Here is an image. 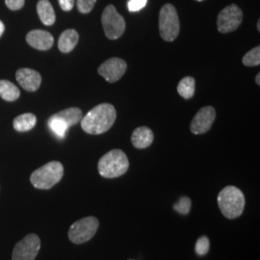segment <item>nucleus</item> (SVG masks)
I'll return each mask as SVG.
<instances>
[{
    "instance_id": "f257e3e1",
    "label": "nucleus",
    "mask_w": 260,
    "mask_h": 260,
    "mask_svg": "<svg viewBox=\"0 0 260 260\" xmlns=\"http://www.w3.org/2000/svg\"><path fill=\"white\" fill-rule=\"evenodd\" d=\"M117 119V112L110 103H102L93 107L81 119L82 129L91 135H100L108 131Z\"/></svg>"
},
{
    "instance_id": "f03ea898",
    "label": "nucleus",
    "mask_w": 260,
    "mask_h": 260,
    "mask_svg": "<svg viewBox=\"0 0 260 260\" xmlns=\"http://www.w3.org/2000/svg\"><path fill=\"white\" fill-rule=\"evenodd\" d=\"M218 206L223 216L228 219H236L241 216L245 208V196L235 186H226L217 197Z\"/></svg>"
},
{
    "instance_id": "7ed1b4c3",
    "label": "nucleus",
    "mask_w": 260,
    "mask_h": 260,
    "mask_svg": "<svg viewBox=\"0 0 260 260\" xmlns=\"http://www.w3.org/2000/svg\"><path fill=\"white\" fill-rule=\"evenodd\" d=\"M129 168V161L121 149H112L99 161V173L105 178H116L124 175Z\"/></svg>"
},
{
    "instance_id": "20e7f679",
    "label": "nucleus",
    "mask_w": 260,
    "mask_h": 260,
    "mask_svg": "<svg viewBox=\"0 0 260 260\" xmlns=\"http://www.w3.org/2000/svg\"><path fill=\"white\" fill-rule=\"evenodd\" d=\"M64 176V166L59 161H51L39 168L30 177L32 185L41 190H48L60 182Z\"/></svg>"
},
{
    "instance_id": "39448f33",
    "label": "nucleus",
    "mask_w": 260,
    "mask_h": 260,
    "mask_svg": "<svg viewBox=\"0 0 260 260\" xmlns=\"http://www.w3.org/2000/svg\"><path fill=\"white\" fill-rule=\"evenodd\" d=\"M180 31V22L177 10L173 4H165L159 13V32L161 38L166 42H173L177 39Z\"/></svg>"
},
{
    "instance_id": "423d86ee",
    "label": "nucleus",
    "mask_w": 260,
    "mask_h": 260,
    "mask_svg": "<svg viewBox=\"0 0 260 260\" xmlns=\"http://www.w3.org/2000/svg\"><path fill=\"white\" fill-rule=\"evenodd\" d=\"M100 221L95 217H86L73 223L69 230L70 240L80 245L91 240L98 232Z\"/></svg>"
},
{
    "instance_id": "0eeeda50",
    "label": "nucleus",
    "mask_w": 260,
    "mask_h": 260,
    "mask_svg": "<svg viewBox=\"0 0 260 260\" xmlns=\"http://www.w3.org/2000/svg\"><path fill=\"white\" fill-rule=\"evenodd\" d=\"M102 23L104 33L109 40L121 38L125 31V20L112 4L106 6L103 11Z\"/></svg>"
},
{
    "instance_id": "6e6552de",
    "label": "nucleus",
    "mask_w": 260,
    "mask_h": 260,
    "mask_svg": "<svg viewBox=\"0 0 260 260\" xmlns=\"http://www.w3.org/2000/svg\"><path fill=\"white\" fill-rule=\"evenodd\" d=\"M243 12L236 4H231L223 8L217 18L218 31L226 34L231 33L241 25Z\"/></svg>"
},
{
    "instance_id": "1a4fd4ad",
    "label": "nucleus",
    "mask_w": 260,
    "mask_h": 260,
    "mask_svg": "<svg viewBox=\"0 0 260 260\" xmlns=\"http://www.w3.org/2000/svg\"><path fill=\"white\" fill-rule=\"evenodd\" d=\"M40 249L41 240L37 234H28L21 241L16 244L12 260H35Z\"/></svg>"
},
{
    "instance_id": "9d476101",
    "label": "nucleus",
    "mask_w": 260,
    "mask_h": 260,
    "mask_svg": "<svg viewBox=\"0 0 260 260\" xmlns=\"http://www.w3.org/2000/svg\"><path fill=\"white\" fill-rule=\"evenodd\" d=\"M127 64L124 60L121 58L113 57L106 60L99 67L98 73L99 75H102L107 82L114 83L121 79L122 75L125 74Z\"/></svg>"
},
{
    "instance_id": "9b49d317",
    "label": "nucleus",
    "mask_w": 260,
    "mask_h": 260,
    "mask_svg": "<svg viewBox=\"0 0 260 260\" xmlns=\"http://www.w3.org/2000/svg\"><path fill=\"white\" fill-rule=\"evenodd\" d=\"M216 119V110L212 106L201 108L191 121L190 129L195 135L205 134L209 131Z\"/></svg>"
},
{
    "instance_id": "f8f14e48",
    "label": "nucleus",
    "mask_w": 260,
    "mask_h": 260,
    "mask_svg": "<svg viewBox=\"0 0 260 260\" xmlns=\"http://www.w3.org/2000/svg\"><path fill=\"white\" fill-rule=\"evenodd\" d=\"M16 78L19 85L28 92L37 91L42 83V76L32 69H19L16 74Z\"/></svg>"
},
{
    "instance_id": "ddd939ff",
    "label": "nucleus",
    "mask_w": 260,
    "mask_h": 260,
    "mask_svg": "<svg viewBox=\"0 0 260 260\" xmlns=\"http://www.w3.org/2000/svg\"><path fill=\"white\" fill-rule=\"evenodd\" d=\"M26 42L30 47L38 50H48L54 44V38L46 30L35 29L28 33Z\"/></svg>"
},
{
    "instance_id": "4468645a",
    "label": "nucleus",
    "mask_w": 260,
    "mask_h": 260,
    "mask_svg": "<svg viewBox=\"0 0 260 260\" xmlns=\"http://www.w3.org/2000/svg\"><path fill=\"white\" fill-rule=\"evenodd\" d=\"M154 139L152 130L147 126H140L133 131L131 135L132 145L136 149H143L149 148Z\"/></svg>"
},
{
    "instance_id": "2eb2a0df",
    "label": "nucleus",
    "mask_w": 260,
    "mask_h": 260,
    "mask_svg": "<svg viewBox=\"0 0 260 260\" xmlns=\"http://www.w3.org/2000/svg\"><path fill=\"white\" fill-rule=\"evenodd\" d=\"M79 41V34L75 29H67L65 30L58 41V47L61 52L69 53L76 47Z\"/></svg>"
},
{
    "instance_id": "dca6fc26",
    "label": "nucleus",
    "mask_w": 260,
    "mask_h": 260,
    "mask_svg": "<svg viewBox=\"0 0 260 260\" xmlns=\"http://www.w3.org/2000/svg\"><path fill=\"white\" fill-rule=\"evenodd\" d=\"M37 13L41 21L47 25H53L56 20L55 12L48 0H40L37 3Z\"/></svg>"
},
{
    "instance_id": "f3484780",
    "label": "nucleus",
    "mask_w": 260,
    "mask_h": 260,
    "mask_svg": "<svg viewBox=\"0 0 260 260\" xmlns=\"http://www.w3.org/2000/svg\"><path fill=\"white\" fill-rule=\"evenodd\" d=\"M53 117L65 121L67 125L70 127L81 121L82 110L79 108H76V107H72V108H68L65 110L56 113L53 115Z\"/></svg>"
},
{
    "instance_id": "a211bd4d",
    "label": "nucleus",
    "mask_w": 260,
    "mask_h": 260,
    "mask_svg": "<svg viewBox=\"0 0 260 260\" xmlns=\"http://www.w3.org/2000/svg\"><path fill=\"white\" fill-rule=\"evenodd\" d=\"M37 118L32 113H25L14 120V128L19 132H25L33 129L36 125Z\"/></svg>"
},
{
    "instance_id": "6ab92c4d",
    "label": "nucleus",
    "mask_w": 260,
    "mask_h": 260,
    "mask_svg": "<svg viewBox=\"0 0 260 260\" xmlns=\"http://www.w3.org/2000/svg\"><path fill=\"white\" fill-rule=\"evenodd\" d=\"M20 95L19 89L8 80H0V96L6 102H15Z\"/></svg>"
},
{
    "instance_id": "aec40b11",
    "label": "nucleus",
    "mask_w": 260,
    "mask_h": 260,
    "mask_svg": "<svg viewBox=\"0 0 260 260\" xmlns=\"http://www.w3.org/2000/svg\"><path fill=\"white\" fill-rule=\"evenodd\" d=\"M195 79L191 76H186L182 78L177 85V93L185 100H190L195 94Z\"/></svg>"
},
{
    "instance_id": "412c9836",
    "label": "nucleus",
    "mask_w": 260,
    "mask_h": 260,
    "mask_svg": "<svg viewBox=\"0 0 260 260\" xmlns=\"http://www.w3.org/2000/svg\"><path fill=\"white\" fill-rule=\"evenodd\" d=\"M48 126L49 128L53 131V133L56 134L58 137L60 138H64L66 135V132L69 128V126L67 125L65 121L55 118L53 116H51L48 120Z\"/></svg>"
},
{
    "instance_id": "4be33fe9",
    "label": "nucleus",
    "mask_w": 260,
    "mask_h": 260,
    "mask_svg": "<svg viewBox=\"0 0 260 260\" xmlns=\"http://www.w3.org/2000/svg\"><path fill=\"white\" fill-rule=\"evenodd\" d=\"M243 64L247 67H256L260 65V47L257 46L247 52L242 60Z\"/></svg>"
},
{
    "instance_id": "5701e85b",
    "label": "nucleus",
    "mask_w": 260,
    "mask_h": 260,
    "mask_svg": "<svg viewBox=\"0 0 260 260\" xmlns=\"http://www.w3.org/2000/svg\"><path fill=\"white\" fill-rule=\"evenodd\" d=\"M191 206H192V202H191L190 198L184 196V197H180L175 203L173 207L178 213L187 215L191 210Z\"/></svg>"
},
{
    "instance_id": "b1692460",
    "label": "nucleus",
    "mask_w": 260,
    "mask_h": 260,
    "mask_svg": "<svg viewBox=\"0 0 260 260\" xmlns=\"http://www.w3.org/2000/svg\"><path fill=\"white\" fill-rule=\"evenodd\" d=\"M210 249V242L206 236H201L196 243L195 251L198 255H205Z\"/></svg>"
},
{
    "instance_id": "393cba45",
    "label": "nucleus",
    "mask_w": 260,
    "mask_h": 260,
    "mask_svg": "<svg viewBox=\"0 0 260 260\" xmlns=\"http://www.w3.org/2000/svg\"><path fill=\"white\" fill-rule=\"evenodd\" d=\"M96 0H77L76 5L77 9L81 14H89L92 12Z\"/></svg>"
},
{
    "instance_id": "a878e982",
    "label": "nucleus",
    "mask_w": 260,
    "mask_h": 260,
    "mask_svg": "<svg viewBox=\"0 0 260 260\" xmlns=\"http://www.w3.org/2000/svg\"><path fill=\"white\" fill-rule=\"evenodd\" d=\"M148 0H129L127 7L129 12H138L147 5Z\"/></svg>"
},
{
    "instance_id": "bb28decb",
    "label": "nucleus",
    "mask_w": 260,
    "mask_h": 260,
    "mask_svg": "<svg viewBox=\"0 0 260 260\" xmlns=\"http://www.w3.org/2000/svg\"><path fill=\"white\" fill-rule=\"evenodd\" d=\"M25 0H5L6 6L12 11H18L24 6Z\"/></svg>"
},
{
    "instance_id": "cd10ccee",
    "label": "nucleus",
    "mask_w": 260,
    "mask_h": 260,
    "mask_svg": "<svg viewBox=\"0 0 260 260\" xmlns=\"http://www.w3.org/2000/svg\"><path fill=\"white\" fill-rule=\"evenodd\" d=\"M61 9L65 12L72 11L75 6V0H58Z\"/></svg>"
},
{
    "instance_id": "c85d7f7f",
    "label": "nucleus",
    "mask_w": 260,
    "mask_h": 260,
    "mask_svg": "<svg viewBox=\"0 0 260 260\" xmlns=\"http://www.w3.org/2000/svg\"><path fill=\"white\" fill-rule=\"evenodd\" d=\"M4 30H5V26H4V23L0 20V37L2 36V34L4 33Z\"/></svg>"
},
{
    "instance_id": "c756f323",
    "label": "nucleus",
    "mask_w": 260,
    "mask_h": 260,
    "mask_svg": "<svg viewBox=\"0 0 260 260\" xmlns=\"http://www.w3.org/2000/svg\"><path fill=\"white\" fill-rule=\"evenodd\" d=\"M255 82L259 86L260 85V74H257L256 77H255Z\"/></svg>"
},
{
    "instance_id": "7c9ffc66",
    "label": "nucleus",
    "mask_w": 260,
    "mask_h": 260,
    "mask_svg": "<svg viewBox=\"0 0 260 260\" xmlns=\"http://www.w3.org/2000/svg\"><path fill=\"white\" fill-rule=\"evenodd\" d=\"M257 30L260 31V20L258 19V21H257Z\"/></svg>"
},
{
    "instance_id": "2f4dec72",
    "label": "nucleus",
    "mask_w": 260,
    "mask_h": 260,
    "mask_svg": "<svg viewBox=\"0 0 260 260\" xmlns=\"http://www.w3.org/2000/svg\"><path fill=\"white\" fill-rule=\"evenodd\" d=\"M196 1H199V2H202V1H205V0H196Z\"/></svg>"
},
{
    "instance_id": "473e14b6",
    "label": "nucleus",
    "mask_w": 260,
    "mask_h": 260,
    "mask_svg": "<svg viewBox=\"0 0 260 260\" xmlns=\"http://www.w3.org/2000/svg\"><path fill=\"white\" fill-rule=\"evenodd\" d=\"M127 260H134V259H127Z\"/></svg>"
}]
</instances>
